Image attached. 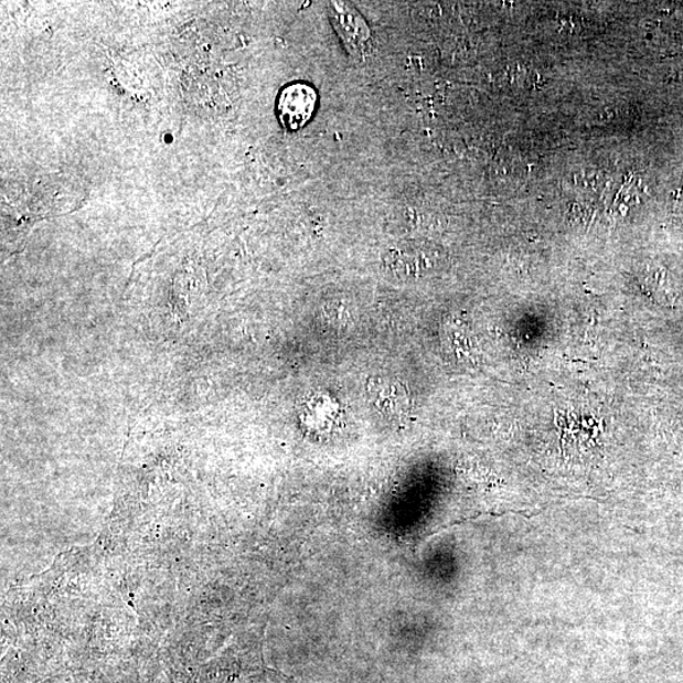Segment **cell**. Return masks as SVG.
I'll use <instances>...</instances> for the list:
<instances>
[{
	"mask_svg": "<svg viewBox=\"0 0 683 683\" xmlns=\"http://www.w3.org/2000/svg\"><path fill=\"white\" fill-rule=\"evenodd\" d=\"M328 15L333 29L343 43L349 54L359 60L369 54L373 32L356 8L345 2L327 3Z\"/></svg>",
	"mask_w": 683,
	"mask_h": 683,
	"instance_id": "obj_1",
	"label": "cell"
},
{
	"mask_svg": "<svg viewBox=\"0 0 683 683\" xmlns=\"http://www.w3.org/2000/svg\"><path fill=\"white\" fill-rule=\"evenodd\" d=\"M367 395L375 408L388 417H402L410 409L408 394L396 380L388 377L370 380Z\"/></svg>",
	"mask_w": 683,
	"mask_h": 683,
	"instance_id": "obj_3",
	"label": "cell"
},
{
	"mask_svg": "<svg viewBox=\"0 0 683 683\" xmlns=\"http://www.w3.org/2000/svg\"><path fill=\"white\" fill-rule=\"evenodd\" d=\"M318 94L313 86L307 83H292L285 86L276 103V111L281 125L289 131L305 127L313 117Z\"/></svg>",
	"mask_w": 683,
	"mask_h": 683,
	"instance_id": "obj_2",
	"label": "cell"
}]
</instances>
